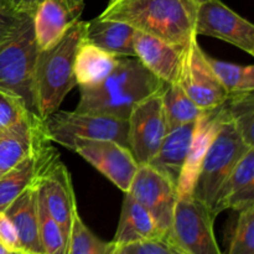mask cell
I'll use <instances>...</instances> for the list:
<instances>
[{"mask_svg":"<svg viewBox=\"0 0 254 254\" xmlns=\"http://www.w3.org/2000/svg\"><path fill=\"white\" fill-rule=\"evenodd\" d=\"M164 82L151 73L136 57H118L111 74L94 87H79L74 111L128 119L139 102L163 89Z\"/></svg>","mask_w":254,"mask_h":254,"instance_id":"obj_1","label":"cell"},{"mask_svg":"<svg viewBox=\"0 0 254 254\" xmlns=\"http://www.w3.org/2000/svg\"><path fill=\"white\" fill-rule=\"evenodd\" d=\"M197 0H114L101 19L126 22L135 30L178 46H186L195 34Z\"/></svg>","mask_w":254,"mask_h":254,"instance_id":"obj_2","label":"cell"},{"mask_svg":"<svg viewBox=\"0 0 254 254\" xmlns=\"http://www.w3.org/2000/svg\"><path fill=\"white\" fill-rule=\"evenodd\" d=\"M87 21L77 20L55 46L40 50L34 67V96L41 121L59 111L64 97L77 86L74 60L86 31Z\"/></svg>","mask_w":254,"mask_h":254,"instance_id":"obj_3","label":"cell"},{"mask_svg":"<svg viewBox=\"0 0 254 254\" xmlns=\"http://www.w3.org/2000/svg\"><path fill=\"white\" fill-rule=\"evenodd\" d=\"M251 148L254 146H250L243 140L233 122L223 111L221 126L203 158L191 195L202 201L211 210L220 186Z\"/></svg>","mask_w":254,"mask_h":254,"instance_id":"obj_4","label":"cell"},{"mask_svg":"<svg viewBox=\"0 0 254 254\" xmlns=\"http://www.w3.org/2000/svg\"><path fill=\"white\" fill-rule=\"evenodd\" d=\"M39 51L32 20L17 34L0 44V89L21 96L29 111L36 117L34 67Z\"/></svg>","mask_w":254,"mask_h":254,"instance_id":"obj_5","label":"cell"},{"mask_svg":"<svg viewBox=\"0 0 254 254\" xmlns=\"http://www.w3.org/2000/svg\"><path fill=\"white\" fill-rule=\"evenodd\" d=\"M215 218L207 205L192 195L178 197L164 240L186 254H222L213 231Z\"/></svg>","mask_w":254,"mask_h":254,"instance_id":"obj_6","label":"cell"},{"mask_svg":"<svg viewBox=\"0 0 254 254\" xmlns=\"http://www.w3.org/2000/svg\"><path fill=\"white\" fill-rule=\"evenodd\" d=\"M42 123L49 140L55 143L61 144L69 138L107 139L128 148L127 119L76 111H56Z\"/></svg>","mask_w":254,"mask_h":254,"instance_id":"obj_7","label":"cell"},{"mask_svg":"<svg viewBox=\"0 0 254 254\" xmlns=\"http://www.w3.org/2000/svg\"><path fill=\"white\" fill-rule=\"evenodd\" d=\"M178 82L202 111L218 108L230 96L213 72L208 55L201 49L197 36H193L184 46Z\"/></svg>","mask_w":254,"mask_h":254,"instance_id":"obj_8","label":"cell"},{"mask_svg":"<svg viewBox=\"0 0 254 254\" xmlns=\"http://www.w3.org/2000/svg\"><path fill=\"white\" fill-rule=\"evenodd\" d=\"M60 145L81 155L124 193L139 168L130 150L113 140L69 138Z\"/></svg>","mask_w":254,"mask_h":254,"instance_id":"obj_9","label":"cell"},{"mask_svg":"<svg viewBox=\"0 0 254 254\" xmlns=\"http://www.w3.org/2000/svg\"><path fill=\"white\" fill-rule=\"evenodd\" d=\"M161 92L135 104L127 119L128 148L139 165L150 163L169 131Z\"/></svg>","mask_w":254,"mask_h":254,"instance_id":"obj_10","label":"cell"},{"mask_svg":"<svg viewBox=\"0 0 254 254\" xmlns=\"http://www.w3.org/2000/svg\"><path fill=\"white\" fill-rule=\"evenodd\" d=\"M35 183L49 213L59 223L64 237L69 240L72 221L77 212L76 196L68 169L55 149L40 169Z\"/></svg>","mask_w":254,"mask_h":254,"instance_id":"obj_11","label":"cell"},{"mask_svg":"<svg viewBox=\"0 0 254 254\" xmlns=\"http://www.w3.org/2000/svg\"><path fill=\"white\" fill-rule=\"evenodd\" d=\"M196 35L215 37L254 55V26L221 0H203L197 4L193 24Z\"/></svg>","mask_w":254,"mask_h":254,"instance_id":"obj_12","label":"cell"},{"mask_svg":"<svg viewBox=\"0 0 254 254\" xmlns=\"http://www.w3.org/2000/svg\"><path fill=\"white\" fill-rule=\"evenodd\" d=\"M127 193L146 208L164 235H168L178 201L176 185L149 164L139 165Z\"/></svg>","mask_w":254,"mask_h":254,"instance_id":"obj_13","label":"cell"},{"mask_svg":"<svg viewBox=\"0 0 254 254\" xmlns=\"http://www.w3.org/2000/svg\"><path fill=\"white\" fill-rule=\"evenodd\" d=\"M49 141L44 123L35 114L0 130V178Z\"/></svg>","mask_w":254,"mask_h":254,"instance_id":"obj_14","label":"cell"},{"mask_svg":"<svg viewBox=\"0 0 254 254\" xmlns=\"http://www.w3.org/2000/svg\"><path fill=\"white\" fill-rule=\"evenodd\" d=\"M183 46L135 30L134 51L135 57L164 83L179 81L183 59Z\"/></svg>","mask_w":254,"mask_h":254,"instance_id":"obj_15","label":"cell"},{"mask_svg":"<svg viewBox=\"0 0 254 254\" xmlns=\"http://www.w3.org/2000/svg\"><path fill=\"white\" fill-rule=\"evenodd\" d=\"M254 205V148L238 160L216 193L211 212L215 217L225 210L242 211Z\"/></svg>","mask_w":254,"mask_h":254,"instance_id":"obj_16","label":"cell"},{"mask_svg":"<svg viewBox=\"0 0 254 254\" xmlns=\"http://www.w3.org/2000/svg\"><path fill=\"white\" fill-rule=\"evenodd\" d=\"M222 118L223 111L222 106H221L212 111H205L196 121L190 150H189L188 158L184 164L178 186H176L178 197L192 193L201 164L207 153L211 141L213 140L218 128H220Z\"/></svg>","mask_w":254,"mask_h":254,"instance_id":"obj_17","label":"cell"},{"mask_svg":"<svg viewBox=\"0 0 254 254\" xmlns=\"http://www.w3.org/2000/svg\"><path fill=\"white\" fill-rule=\"evenodd\" d=\"M4 212L16 230L20 251L27 254H45L39 236L36 183L17 196Z\"/></svg>","mask_w":254,"mask_h":254,"instance_id":"obj_18","label":"cell"},{"mask_svg":"<svg viewBox=\"0 0 254 254\" xmlns=\"http://www.w3.org/2000/svg\"><path fill=\"white\" fill-rule=\"evenodd\" d=\"M64 0H42L35 7L32 27L40 50L55 46L72 24L77 21Z\"/></svg>","mask_w":254,"mask_h":254,"instance_id":"obj_19","label":"cell"},{"mask_svg":"<svg viewBox=\"0 0 254 254\" xmlns=\"http://www.w3.org/2000/svg\"><path fill=\"white\" fill-rule=\"evenodd\" d=\"M165 235L144 206L126 192L118 228L112 242L126 246L140 241L164 240Z\"/></svg>","mask_w":254,"mask_h":254,"instance_id":"obj_20","label":"cell"},{"mask_svg":"<svg viewBox=\"0 0 254 254\" xmlns=\"http://www.w3.org/2000/svg\"><path fill=\"white\" fill-rule=\"evenodd\" d=\"M195 126L196 122H192L170 129L149 163L151 168L168 176L176 186L190 150Z\"/></svg>","mask_w":254,"mask_h":254,"instance_id":"obj_21","label":"cell"},{"mask_svg":"<svg viewBox=\"0 0 254 254\" xmlns=\"http://www.w3.org/2000/svg\"><path fill=\"white\" fill-rule=\"evenodd\" d=\"M135 29L116 20L96 19L87 21L83 40L117 57H135Z\"/></svg>","mask_w":254,"mask_h":254,"instance_id":"obj_22","label":"cell"},{"mask_svg":"<svg viewBox=\"0 0 254 254\" xmlns=\"http://www.w3.org/2000/svg\"><path fill=\"white\" fill-rule=\"evenodd\" d=\"M51 151L49 141L0 178V211H4L17 196L35 183L40 169Z\"/></svg>","mask_w":254,"mask_h":254,"instance_id":"obj_23","label":"cell"},{"mask_svg":"<svg viewBox=\"0 0 254 254\" xmlns=\"http://www.w3.org/2000/svg\"><path fill=\"white\" fill-rule=\"evenodd\" d=\"M118 57L83 40L74 60V77L78 87H94L113 72Z\"/></svg>","mask_w":254,"mask_h":254,"instance_id":"obj_24","label":"cell"},{"mask_svg":"<svg viewBox=\"0 0 254 254\" xmlns=\"http://www.w3.org/2000/svg\"><path fill=\"white\" fill-rule=\"evenodd\" d=\"M161 97L169 130L183 124L196 122L205 112L196 106L195 102L186 94L179 82L165 83Z\"/></svg>","mask_w":254,"mask_h":254,"instance_id":"obj_25","label":"cell"},{"mask_svg":"<svg viewBox=\"0 0 254 254\" xmlns=\"http://www.w3.org/2000/svg\"><path fill=\"white\" fill-rule=\"evenodd\" d=\"M222 107L243 140L254 146V92L230 94Z\"/></svg>","mask_w":254,"mask_h":254,"instance_id":"obj_26","label":"cell"},{"mask_svg":"<svg viewBox=\"0 0 254 254\" xmlns=\"http://www.w3.org/2000/svg\"><path fill=\"white\" fill-rule=\"evenodd\" d=\"M208 62L228 94L254 92V66H241L208 56Z\"/></svg>","mask_w":254,"mask_h":254,"instance_id":"obj_27","label":"cell"},{"mask_svg":"<svg viewBox=\"0 0 254 254\" xmlns=\"http://www.w3.org/2000/svg\"><path fill=\"white\" fill-rule=\"evenodd\" d=\"M117 245L106 242L97 237L79 217L78 211L74 213L69 233L67 254H113Z\"/></svg>","mask_w":254,"mask_h":254,"instance_id":"obj_28","label":"cell"},{"mask_svg":"<svg viewBox=\"0 0 254 254\" xmlns=\"http://www.w3.org/2000/svg\"><path fill=\"white\" fill-rule=\"evenodd\" d=\"M39 236L45 254H67L68 240L64 237L59 223L51 217L46 205L37 190Z\"/></svg>","mask_w":254,"mask_h":254,"instance_id":"obj_29","label":"cell"},{"mask_svg":"<svg viewBox=\"0 0 254 254\" xmlns=\"http://www.w3.org/2000/svg\"><path fill=\"white\" fill-rule=\"evenodd\" d=\"M227 254H254V205L240 211Z\"/></svg>","mask_w":254,"mask_h":254,"instance_id":"obj_30","label":"cell"},{"mask_svg":"<svg viewBox=\"0 0 254 254\" xmlns=\"http://www.w3.org/2000/svg\"><path fill=\"white\" fill-rule=\"evenodd\" d=\"M32 16V11L20 9L9 0H0V44L17 34Z\"/></svg>","mask_w":254,"mask_h":254,"instance_id":"obj_31","label":"cell"},{"mask_svg":"<svg viewBox=\"0 0 254 254\" xmlns=\"http://www.w3.org/2000/svg\"><path fill=\"white\" fill-rule=\"evenodd\" d=\"M29 114L32 113L21 96L0 89V130L10 128Z\"/></svg>","mask_w":254,"mask_h":254,"instance_id":"obj_32","label":"cell"},{"mask_svg":"<svg viewBox=\"0 0 254 254\" xmlns=\"http://www.w3.org/2000/svg\"><path fill=\"white\" fill-rule=\"evenodd\" d=\"M119 254H173L165 240L140 241L126 246H117Z\"/></svg>","mask_w":254,"mask_h":254,"instance_id":"obj_33","label":"cell"},{"mask_svg":"<svg viewBox=\"0 0 254 254\" xmlns=\"http://www.w3.org/2000/svg\"><path fill=\"white\" fill-rule=\"evenodd\" d=\"M0 243L7 251L20 250L16 230L4 211H0Z\"/></svg>","mask_w":254,"mask_h":254,"instance_id":"obj_34","label":"cell"},{"mask_svg":"<svg viewBox=\"0 0 254 254\" xmlns=\"http://www.w3.org/2000/svg\"><path fill=\"white\" fill-rule=\"evenodd\" d=\"M64 1L67 2V5H68L72 14H73L77 19H79L82 11H83V6H84L83 0H64Z\"/></svg>","mask_w":254,"mask_h":254,"instance_id":"obj_35","label":"cell"},{"mask_svg":"<svg viewBox=\"0 0 254 254\" xmlns=\"http://www.w3.org/2000/svg\"><path fill=\"white\" fill-rule=\"evenodd\" d=\"M9 1H11L12 4L16 5V6L20 7V9L27 10V11H31V10L29 9V0H9ZM32 12H34V11H32Z\"/></svg>","mask_w":254,"mask_h":254,"instance_id":"obj_36","label":"cell"},{"mask_svg":"<svg viewBox=\"0 0 254 254\" xmlns=\"http://www.w3.org/2000/svg\"><path fill=\"white\" fill-rule=\"evenodd\" d=\"M166 243H168L169 247H170V250H171V252H173V254H186L185 252H183V251H181L180 248H178L175 245H173V243L168 242V241H166Z\"/></svg>","mask_w":254,"mask_h":254,"instance_id":"obj_37","label":"cell"},{"mask_svg":"<svg viewBox=\"0 0 254 254\" xmlns=\"http://www.w3.org/2000/svg\"><path fill=\"white\" fill-rule=\"evenodd\" d=\"M41 1L42 0H29V9L31 10V11H35V7H36Z\"/></svg>","mask_w":254,"mask_h":254,"instance_id":"obj_38","label":"cell"},{"mask_svg":"<svg viewBox=\"0 0 254 254\" xmlns=\"http://www.w3.org/2000/svg\"><path fill=\"white\" fill-rule=\"evenodd\" d=\"M7 253H9V251H7L6 248L0 243V254H7Z\"/></svg>","mask_w":254,"mask_h":254,"instance_id":"obj_39","label":"cell"},{"mask_svg":"<svg viewBox=\"0 0 254 254\" xmlns=\"http://www.w3.org/2000/svg\"><path fill=\"white\" fill-rule=\"evenodd\" d=\"M7 254H27V253H25V252H22V251L17 250V251H9V253H7Z\"/></svg>","mask_w":254,"mask_h":254,"instance_id":"obj_40","label":"cell"},{"mask_svg":"<svg viewBox=\"0 0 254 254\" xmlns=\"http://www.w3.org/2000/svg\"><path fill=\"white\" fill-rule=\"evenodd\" d=\"M113 254H119V253H118V251H117V247H116V251H114V253H113Z\"/></svg>","mask_w":254,"mask_h":254,"instance_id":"obj_41","label":"cell"},{"mask_svg":"<svg viewBox=\"0 0 254 254\" xmlns=\"http://www.w3.org/2000/svg\"><path fill=\"white\" fill-rule=\"evenodd\" d=\"M200 1H203V0H197V2H200Z\"/></svg>","mask_w":254,"mask_h":254,"instance_id":"obj_42","label":"cell"},{"mask_svg":"<svg viewBox=\"0 0 254 254\" xmlns=\"http://www.w3.org/2000/svg\"><path fill=\"white\" fill-rule=\"evenodd\" d=\"M114 1V0H109V2H113Z\"/></svg>","mask_w":254,"mask_h":254,"instance_id":"obj_43","label":"cell"}]
</instances>
